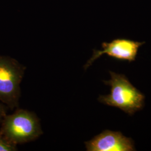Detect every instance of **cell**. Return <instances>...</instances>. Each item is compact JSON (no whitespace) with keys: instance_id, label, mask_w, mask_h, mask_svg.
<instances>
[{"instance_id":"cell-1","label":"cell","mask_w":151,"mask_h":151,"mask_svg":"<svg viewBox=\"0 0 151 151\" xmlns=\"http://www.w3.org/2000/svg\"><path fill=\"white\" fill-rule=\"evenodd\" d=\"M111 79L104 81L111 87V93L100 95L98 100L110 106L119 108L130 115H133L144 106L145 96L133 86L125 76L110 72Z\"/></svg>"},{"instance_id":"cell-2","label":"cell","mask_w":151,"mask_h":151,"mask_svg":"<svg viewBox=\"0 0 151 151\" xmlns=\"http://www.w3.org/2000/svg\"><path fill=\"white\" fill-rule=\"evenodd\" d=\"M1 124V133L16 145L34 140L43 133L36 115L26 110L6 115Z\"/></svg>"},{"instance_id":"cell-3","label":"cell","mask_w":151,"mask_h":151,"mask_svg":"<svg viewBox=\"0 0 151 151\" xmlns=\"http://www.w3.org/2000/svg\"><path fill=\"white\" fill-rule=\"evenodd\" d=\"M25 70L15 59L0 55V101L11 109L19 105Z\"/></svg>"},{"instance_id":"cell-4","label":"cell","mask_w":151,"mask_h":151,"mask_svg":"<svg viewBox=\"0 0 151 151\" xmlns=\"http://www.w3.org/2000/svg\"><path fill=\"white\" fill-rule=\"evenodd\" d=\"M143 43L124 39H115L109 43H104L103 44V50H94L91 58L87 61L84 68L87 70L95 60L104 54L119 60L130 62L134 61L138 49Z\"/></svg>"},{"instance_id":"cell-5","label":"cell","mask_w":151,"mask_h":151,"mask_svg":"<svg viewBox=\"0 0 151 151\" xmlns=\"http://www.w3.org/2000/svg\"><path fill=\"white\" fill-rule=\"evenodd\" d=\"M88 151H135L134 141L120 132L104 130L91 140L85 142Z\"/></svg>"},{"instance_id":"cell-6","label":"cell","mask_w":151,"mask_h":151,"mask_svg":"<svg viewBox=\"0 0 151 151\" xmlns=\"http://www.w3.org/2000/svg\"><path fill=\"white\" fill-rule=\"evenodd\" d=\"M17 150L16 145L8 140L0 132V151H15Z\"/></svg>"},{"instance_id":"cell-7","label":"cell","mask_w":151,"mask_h":151,"mask_svg":"<svg viewBox=\"0 0 151 151\" xmlns=\"http://www.w3.org/2000/svg\"><path fill=\"white\" fill-rule=\"evenodd\" d=\"M7 107L5 104L0 103V124L4 118L7 115Z\"/></svg>"}]
</instances>
